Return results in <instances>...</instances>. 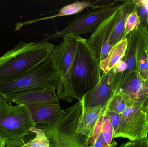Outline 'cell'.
Here are the masks:
<instances>
[{
  "label": "cell",
  "mask_w": 148,
  "mask_h": 147,
  "mask_svg": "<svg viewBox=\"0 0 148 147\" xmlns=\"http://www.w3.org/2000/svg\"><path fill=\"white\" fill-rule=\"evenodd\" d=\"M78 35L71 34L63 37L55 46L51 55L53 66L60 77L57 88L59 99L72 102L75 100L71 81L72 68L77 46Z\"/></svg>",
  "instance_id": "cell-5"
},
{
  "label": "cell",
  "mask_w": 148,
  "mask_h": 147,
  "mask_svg": "<svg viewBox=\"0 0 148 147\" xmlns=\"http://www.w3.org/2000/svg\"><path fill=\"white\" fill-rule=\"evenodd\" d=\"M55 47L46 39L36 42L21 41L0 57V83L26 74L50 57Z\"/></svg>",
  "instance_id": "cell-1"
},
{
  "label": "cell",
  "mask_w": 148,
  "mask_h": 147,
  "mask_svg": "<svg viewBox=\"0 0 148 147\" xmlns=\"http://www.w3.org/2000/svg\"><path fill=\"white\" fill-rule=\"evenodd\" d=\"M119 9L120 7L112 15L103 21L90 38L87 39L90 47L100 63L106 58L113 47L110 45V39L119 15Z\"/></svg>",
  "instance_id": "cell-10"
},
{
  "label": "cell",
  "mask_w": 148,
  "mask_h": 147,
  "mask_svg": "<svg viewBox=\"0 0 148 147\" xmlns=\"http://www.w3.org/2000/svg\"><path fill=\"white\" fill-rule=\"evenodd\" d=\"M145 104L128 107L120 114L119 128L114 139L126 138L132 142L147 138L148 115L144 109Z\"/></svg>",
  "instance_id": "cell-8"
},
{
  "label": "cell",
  "mask_w": 148,
  "mask_h": 147,
  "mask_svg": "<svg viewBox=\"0 0 148 147\" xmlns=\"http://www.w3.org/2000/svg\"><path fill=\"white\" fill-rule=\"evenodd\" d=\"M129 147H148V137L142 140L130 142Z\"/></svg>",
  "instance_id": "cell-27"
},
{
  "label": "cell",
  "mask_w": 148,
  "mask_h": 147,
  "mask_svg": "<svg viewBox=\"0 0 148 147\" xmlns=\"http://www.w3.org/2000/svg\"><path fill=\"white\" fill-rule=\"evenodd\" d=\"M60 77L54 68L51 56L21 77L0 83V97L11 102L19 95L36 89L54 87L57 89Z\"/></svg>",
  "instance_id": "cell-3"
},
{
  "label": "cell",
  "mask_w": 148,
  "mask_h": 147,
  "mask_svg": "<svg viewBox=\"0 0 148 147\" xmlns=\"http://www.w3.org/2000/svg\"><path fill=\"white\" fill-rule=\"evenodd\" d=\"M30 132L34 133L35 136L25 144V147H50V142L43 130L36 127H32Z\"/></svg>",
  "instance_id": "cell-21"
},
{
  "label": "cell",
  "mask_w": 148,
  "mask_h": 147,
  "mask_svg": "<svg viewBox=\"0 0 148 147\" xmlns=\"http://www.w3.org/2000/svg\"><path fill=\"white\" fill-rule=\"evenodd\" d=\"M130 142H126V143H123L119 147H129L130 145Z\"/></svg>",
  "instance_id": "cell-30"
},
{
  "label": "cell",
  "mask_w": 148,
  "mask_h": 147,
  "mask_svg": "<svg viewBox=\"0 0 148 147\" xmlns=\"http://www.w3.org/2000/svg\"><path fill=\"white\" fill-rule=\"evenodd\" d=\"M128 107L127 103L119 93L116 94L109 101L105 107V111L121 114Z\"/></svg>",
  "instance_id": "cell-22"
},
{
  "label": "cell",
  "mask_w": 148,
  "mask_h": 147,
  "mask_svg": "<svg viewBox=\"0 0 148 147\" xmlns=\"http://www.w3.org/2000/svg\"><path fill=\"white\" fill-rule=\"evenodd\" d=\"M6 141L0 138V147H5Z\"/></svg>",
  "instance_id": "cell-29"
},
{
  "label": "cell",
  "mask_w": 148,
  "mask_h": 147,
  "mask_svg": "<svg viewBox=\"0 0 148 147\" xmlns=\"http://www.w3.org/2000/svg\"><path fill=\"white\" fill-rule=\"evenodd\" d=\"M117 93L128 107L145 104L148 99V80L143 81L136 72H133L120 85Z\"/></svg>",
  "instance_id": "cell-11"
},
{
  "label": "cell",
  "mask_w": 148,
  "mask_h": 147,
  "mask_svg": "<svg viewBox=\"0 0 148 147\" xmlns=\"http://www.w3.org/2000/svg\"><path fill=\"white\" fill-rule=\"evenodd\" d=\"M104 113L109 120L114 128L115 134L119 128V123H120V114L114 112L108 111H105Z\"/></svg>",
  "instance_id": "cell-25"
},
{
  "label": "cell",
  "mask_w": 148,
  "mask_h": 147,
  "mask_svg": "<svg viewBox=\"0 0 148 147\" xmlns=\"http://www.w3.org/2000/svg\"><path fill=\"white\" fill-rule=\"evenodd\" d=\"M144 109H145V111H146V112H147V114L148 115V99L147 102L145 104Z\"/></svg>",
  "instance_id": "cell-31"
},
{
  "label": "cell",
  "mask_w": 148,
  "mask_h": 147,
  "mask_svg": "<svg viewBox=\"0 0 148 147\" xmlns=\"http://www.w3.org/2000/svg\"><path fill=\"white\" fill-rule=\"evenodd\" d=\"M121 1H110L101 4L99 7L92 9L82 15L77 14L73 21L69 23L63 30L53 34H44L48 40L55 39L73 34H80L93 33L99 24L106 18L112 15L124 3H118Z\"/></svg>",
  "instance_id": "cell-7"
},
{
  "label": "cell",
  "mask_w": 148,
  "mask_h": 147,
  "mask_svg": "<svg viewBox=\"0 0 148 147\" xmlns=\"http://www.w3.org/2000/svg\"><path fill=\"white\" fill-rule=\"evenodd\" d=\"M140 24V19L136 6L135 8L128 16L125 24L123 38H126L130 33L138 28Z\"/></svg>",
  "instance_id": "cell-23"
},
{
  "label": "cell",
  "mask_w": 148,
  "mask_h": 147,
  "mask_svg": "<svg viewBox=\"0 0 148 147\" xmlns=\"http://www.w3.org/2000/svg\"><path fill=\"white\" fill-rule=\"evenodd\" d=\"M82 110V102L78 101L64 110L63 114L55 123L36 127L44 131L50 147H89L88 138L76 132Z\"/></svg>",
  "instance_id": "cell-4"
},
{
  "label": "cell",
  "mask_w": 148,
  "mask_h": 147,
  "mask_svg": "<svg viewBox=\"0 0 148 147\" xmlns=\"http://www.w3.org/2000/svg\"><path fill=\"white\" fill-rule=\"evenodd\" d=\"M100 62L90 47L87 39L78 35L77 46L72 68L71 81L76 99L93 89L101 81Z\"/></svg>",
  "instance_id": "cell-2"
},
{
  "label": "cell",
  "mask_w": 148,
  "mask_h": 147,
  "mask_svg": "<svg viewBox=\"0 0 148 147\" xmlns=\"http://www.w3.org/2000/svg\"><path fill=\"white\" fill-rule=\"evenodd\" d=\"M101 5L100 4H97L96 3H95V2L93 3L90 1H76L73 3H70L62 7L59 10L58 14L54 15L31 20L26 22L24 23H21V24L24 23V25H27L41 21L49 19H53L56 17L77 14L81 13L83 10L89 7H91L92 9H95L99 7Z\"/></svg>",
  "instance_id": "cell-18"
},
{
  "label": "cell",
  "mask_w": 148,
  "mask_h": 147,
  "mask_svg": "<svg viewBox=\"0 0 148 147\" xmlns=\"http://www.w3.org/2000/svg\"><path fill=\"white\" fill-rule=\"evenodd\" d=\"M103 111H105V108L101 106L94 108L82 107L77 133L87 137L88 140L92 135L99 117Z\"/></svg>",
  "instance_id": "cell-14"
},
{
  "label": "cell",
  "mask_w": 148,
  "mask_h": 147,
  "mask_svg": "<svg viewBox=\"0 0 148 147\" xmlns=\"http://www.w3.org/2000/svg\"><path fill=\"white\" fill-rule=\"evenodd\" d=\"M122 73H114L113 70L102 73L100 83L86 93L80 102L84 108H105L110 99L117 93Z\"/></svg>",
  "instance_id": "cell-9"
},
{
  "label": "cell",
  "mask_w": 148,
  "mask_h": 147,
  "mask_svg": "<svg viewBox=\"0 0 148 147\" xmlns=\"http://www.w3.org/2000/svg\"><path fill=\"white\" fill-rule=\"evenodd\" d=\"M127 65L124 60H121L113 67V71L115 73H123L127 69Z\"/></svg>",
  "instance_id": "cell-26"
},
{
  "label": "cell",
  "mask_w": 148,
  "mask_h": 147,
  "mask_svg": "<svg viewBox=\"0 0 148 147\" xmlns=\"http://www.w3.org/2000/svg\"><path fill=\"white\" fill-rule=\"evenodd\" d=\"M127 44V39L126 37L112 47L106 58L100 63L102 73L105 74L110 71L116 64L124 58Z\"/></svg>",
  "instance_id": "cell-19"
},
{
  "label": "cell",
  "mask_w": 148,
  "mask_h": 147,
  "mask_svg": "<svg viewBox=\"0 0 148 147\" xmlns=\"http://www.w3.org/2000/svg\"><path fill=\"white\" fill-rule=\"evenodd\" d=\"M140 41L136 55V72L143 81L148 80V29L139 27Z\"/></svg>",
  "instance_id": "cell-15"
},
{
  "label": "cell",
  "mask_w": 148,
  "mask_h": 147,
  "mask_svg": "<svg viewBox=\"0 0 148 147\" xmlns=\"http://www.w3.org/2000/svg\"><path fill=\"white\" fill-rule=\"evenodd\" d=\"M27 106H12L0 97V138L5 141L23 140L36 127Z\"/></svg>",
  "instance_id": "cell-6"
},
{
  "label": "cell",
  "mask_w": 148,
  "mask_h": 147,
  "mask_svg": "<svg viewBox=\"0 0 148 147\" xmlns=\"http://www.w3.org/2000/svg\"><path fill=\"white\" fill-rule=\"evenodd\" d=\"M56 88L47 87L23 93L14 98L12 102L16 104L28 105L38 104H60Z\"/></svg>",
  "instance_id": "cell-13"
},
{
  "label": "cell",
  "mask_w": 148,
  "mask_h": 147,
  "mask_svg": "<svg viewBox=\"0 0 148 147\" xmlns=\"http://www.w3.org/2000/svg\"><path fill=\"white\" fill-rule=\"evenodd\" d=\"M134 1L140 22V26L148 29V11L147 7L144 4L141 3L140 0Z\"/></svg>",
  "instance_id": "cell-24"
},
{
  "label": "cell",
  "mask_w": 148,
  "mask_h": 147,
  "mask_svg": "<svg viewBox=\"0 0 148 147\" xmlns=\"http://www.w3.org/2000/svg\"><path fill=\"white\" fill-rule=\"evenodd\" d=\"M35 125L53 124L64 112L60 104H38L26 105Z\"/></svg>",
  "instance_id": "cell-12"
},
{
  "label": "cell",
  "mask_w": 148,
  "mask_h": 147,
  "mask_svg": "<svg viewBox=\"0 0 148 147\" xmlns=\"http://www.w3.org/2000/svg\"><path fill=\"white\" fill-rule=\"evenodd\" d=\"M135 7L134 1H125L120 6L119 15L110 39V43L111 46H114L124 39L123 35L127 18Z\"/></svg>",
  "instance_id": "cell-17"
},
{
  "label": "cell",
  "mask_w": 148,
  "mask_h": 147,
  "mask_svg": "<svg viewBox=\"0 0 148 147\" xmlns=\"http://www.w3.org/2000/svg\"><path fill=\"white\" fill-rule=\"evenodd\" d=\"M118 145V143L116 141L113 140L111 145H106L102 143L100 140L97 139L95 142L89 147H116Z\"/></svg>",
  "instance_id": "cell-28"
},
{
  "label": "cell",
  "mask_w": 148,
  "mask_h": 147,
  "mask_svg": "<svg viewBox=\"0 0 148 147\" xmlns=\"http://www.w3.org/2000/svg\"><path fill=\"white\" fill-rule=\"evenodd\" d=\"M114 128L104 113L101 131L97 139L103 144L110 145L114 140Z\"/></svg>",
  "instance_id": "cell-20"
},
{
  "label": "cell",
  "mask_w": 148,
  "mask_h": 147,
  "mask_svg": "<svg viewBox=\"0 0 148 147\" xmlns=\"http://www.w3.org/2000/svg\"><path fill=\"white\" fill-rule=\"evenodd\" d=\"M126 37L127 39V47L123 59L127 64V67L122 74L118 88L130 74L136 72V55L140 41L139 28L130 33Z\"/></svg>",
  "instance_id": "cell-16"
}]
</instances>
